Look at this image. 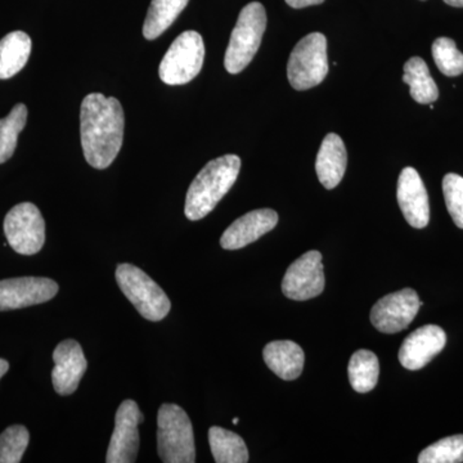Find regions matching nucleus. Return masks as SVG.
Here are the masks:
<instances>
[{"label":"nucleus","instance_id":"obj_1","mask_svg":"<svg viewBox=\"0 0 463 463\" xmlns=\"http://www.w3.org/2000/svg\"><path fill=\"white\" fill-rule=\"evenodd\" d=\"M123 106L114 97L90 93L81 102L80 136L84 157L94 169H108L124 141Z\"/></svg>","mask_w":463,"mask_h":463},{"label":"nucleus","instance_id":"obj_2","mask_svg":"<svg viewBox=\"0 0 463 463\" xmlns=\"http://www.w3.org/2000/svg\"><path fill=\"white\" fill-rule=\"evenodd\" d=\"M240 169L241 158L236 155H224L207 163L188 188L185 216L196 222L210 214L233 187Z\"/></svg>","mask_w":463,"mask_h":463},{"label":"nucleus","instance_id":"obj_3","mask_svg":"<svg viewBox=\"0 0 463 463\" xmlns=\"http://www.w3.org/2000/svg\"><path fill=\"white\" fill-rule=\"evenodd\" d=\"M157 450L165 463L196 462L194 428L179 405L163 404L158 410Z\"/></svg>","mask_w":463,"mask_h":463},{"label":"nucleus","instance_id":"obj_4","mask_svg":"<svg viewBox=\"0 0 463 463\" xmlns=\"http://www.w3.org/2000/svg\"><path fill=\"white\" fill-rule=\"evenodd\" d=\"M267 29V14L259 2L249 3L241 11L236 26L231 33L225 52V70L232 75L240 74L255 57Z\"/></svg>","mask_w":463,"mask_h":463},{"label":"nucleus","instance_id":"obj_5","mask_svg":"<svg viewBox=\"0 0 463 463\" xmlns=\"http://www.w3.org/2000/svg\"><path fill=\"white\" fill-rule=\"evenodd\" d=\"M116 282L128 300L148 321H163L172 303L164 289L148 274L132 264H120L116 268Z\"/></svg>","mask_w":463,"mask_h":463},{"label":"nucleus","instance_id":"obj_6","mask_svg":"<svg viewBox=\"0 0 463 463\" xmlns=\"http://www.w3.org/2000/svg\"><path fill=\"white\" fill-rule=\"evenodd\" d=\"M327 74V39L321 33L304 36L288 58L289 84L297 90H310L321 84Z\"/></svg>","mask_w":463,"mask_h":463},{"label":"nucleus","instance_id":"obj_7","mask_svg":"<svg viewBox=\"0 0 463 463\" xmlns=\"http://www.w3.org/2000/svg\"><path fill=\"white\" fill-rule=\"evenodd\" d=\"M205 58V44L197 32L182 33L161 61L158 74L167 85L190 83L200 74Z\"/></svg>","mask_w":463,"mask_h":463},{"label":"nucleus","instance_id":"obj_8","mask_svg":"<svg viewBox=\"0 0 463 463\" xmlns=\"http://www.w3.org/2000/svg\"><path fill=\"white\" fill-rule=\"evenodd\" d=\"M9 246L21 255L41 251L45 242V222L41 210L32 203H18L5 219Z\"/></svg>","mask_w":463,"mask_h":463},{"label":"nucleus","instance_id":"obj_9","mask_svg":"<svg viewBox=\"0 0 463 463\" xmlns=\"http://www.w3.org/2000/svg\"><path fill=\"white\" fill-rule=\"evenodd\" d=\"M422 303L412 288H404L380 298L371 310V322L383 334H398L412 323Z\"/></svg>","mask_w":463,"mask_h":463},{"label":"nucleus","instance_id":"obj_10","mask_svg":"<svg viewBox=\"0 0 463 463\" xmlns=\"http://www.w3.org/2000/svg\"><path fill=\"white\" fill-rule=\"evenodd\" d=\"M145 421V416L138 404L132 399L124 401L115 417V430L106 456L109 463L136 462L139 450L138 426Z\"/></svg>","mask_w":463,"mask_h":463},{"label":"nucleus","instance_id":"obj_11","mask_svg":"<svg viewBox=\"0 0 463 463\" xmlns=\"http://www.w3.org/2000/svg\"><path fill=\"white\" fill-rule=\"evenodd\" d=\"M325 283L321 252L312 250L289 265L283 277L282 292L291 300L306 301L319 297Z\"/></svg>","mask_w":463,"mask_h":463},{"label":"nucleus","instance_id":"obj_12","mask_svg":"<svg viewBox=\"0 0 463 463\" xmlns=\"http://www.w3.org/2000/svg\"><path fill=\"white\" fill-rule=\"evenodd\" d=\"M57 292V282L44 277L3 279L0 281V312L47 303Z\"/></svg>","mask_w":463,"mask_h":463},{"label":"nucleus","instance_id":"obj_13","mask_svg":"<svg viewBox=\"0 0 463 463\" xmlns=\"http://www.w3.org/2000/svg\"><path fill=\"white\" fill-rule=\"evenodd\" d=\"M397 199L405 221L422 230L430 221V203L421 176L413 167L402 170L398 179Z\"/></svg>","mask_w":463,"mask_h":463},{"label":"nucleus","instance_id":"obj_14","mask_svg":"<svg viewBox=\"0 0 463 463\" xmlns=\"http://www.w3.org/2000/svg\"><path fill=\"white\" fill-rule=\"evenodd\" d=\"M446 344L447 335L443 328L435 325L423 326L405 337L399 350V362L407 370H421L444 349Z\"/></svg>","mask_w":463,"mask_h":463},{"label":"nucleus","instance_id":"obj_15","mask_svg":"<svg viewBox=\"0 0 463 463\" xmlns=\"http://www.w3.org/2000/svg\"><path fill=\"white\" fill-rule=\"evenodd\" d=\"M53 361L52 383L54 390L60 395H71L78 389L88 367L80 344L75 340L58 344L53 352Z\"/></svg>","mask_w":463,"mask_h":463},{"label":"nucleus","instance_id":"obj_16","mask_svg":"<svg viewBox=\"0 0 463 463\" xmlns=\"http://www.w3.org/2000/svg\"><path fill=\"white\" fill-rule=\"evenodd\" d=\"M279 223V214L272 209H259L241 216L225 230L222 248L240 250L255 242Z\"/></svg>","mask_w":463,"mask_h":463},{"label":"nucleus","instance_id":"obj_17","mask_svg":"<svg viewBox=\"0 0 463 463\" xmlns=\"http://www.w3.org/2000/svg\"><path fill=\"white\" fill-rule=\"evenodd\" d=\"M347 154L343 139L330 133L323 139L317 155L316 172L319 182L327 190H334L343 181L346 172Z\"/></svg>","mask_w":463,"mask_h":463},{"label":"nucleus","instance_id":"obj_18","mask_svg":"<svg viewBox=\"0 0 463 463\" xmlns=\"http://www.w3.org/2000/svg\"><path fill=\"white\" fill-rule=\"evenodd\" d=\"M263 356L265 364L279 379L297 380L303 373L306 354L294 341H272L264 347Z\"/></svg>","mask_w":463,"mask_h":463},{"label":"nucleus","instance_id":"obj_19","mask_svg":"<svg viewBox=\"0 0 463 463\" xmlns=\"http://www.w3.org/2000/svg\"><path fill=\"white\" fill-rule=\"evenodd\" d=\"M32 53V39L24 32L9 33L0 41V79L12 78L25 67Z\"/></svg>","mask_w":463,"mask_h":463},{"label":"nucleus","instance_id":"obj_20","mask_svg":"<svg viewBox=\"0 0 463 463\" xmlns=\"http://www.w3.org/2000/svg\"><path fill=\"white\" fill-rule=\"evenodd\" d=\"M403 81L410 87L411 96L417 103L431 105L439 99V90L425 61L412 57L404 65Z\"/></svg>","mask_w":463,"mask_h":463},{"label":"nucleus","instance_id":"obj_21","mask_svg":"<svg viewBox=\"0 0 463 463\" xmlns=\"http://www.w3.org/2000/svg\"><path fill=\"white\" fill-rule=\"evenodd\" d=\"M209 444L216 463L249 462L248 447L236 432L213 426L209 430Z\"/></svg>","mask_w":463,"mask_h":463},{"label":"nucleus","instance_id":"obj_22","mask_svg":"<svg viewBox=\"0 0 463 463\" xmlns=\"http://www.w3.org/2000/svg\"><path fill=\"white\" fill-rule=\"evenodd\" d=\"M190 0H152L143 25V35L154 41L173 25Z\"/></svg>","mask_w":463,"mask_h":463},{"label":"nucleus","instance_id":"obj_23","mask_svg":"<svg viewBox=\"0 0 463 463\" xmlns=\"http://www.w3.org/2000/svg\"><path fill=\"white\" fill-rule=\"evenodd\" d=\"M347 373H349L350 385L356 392L361 394L370 392L379 381V358L370 350H358L350 358Z\"/></svg>","mask_w":463,"mask_h":463},{"label":"nucleus","instance_id":"obj_24","mask_svg":"<svg viewBox=\"0 0 463 463\" xmlns=\"http://www.w3.org/2000/svg\"><path fill=\"white\" fill-rule=\"evenodd\" d=\"M27 121V108L18 103L8 116L0 118V164L7 163L16 151L18 136Z\"/></svg>","mask_w":463,"mask_h":463},{"label":"nucleus","instance_id":"obj_25","mask_svg":"<svg viewBox=\"0 0 463 463\" xmlns=\"http://www.w3.org/2000/svg\"><path fill=\"white\" fill-rule=\"evenodd\" d=\"M420 463H461L463 462V435H453L441 439L425 448L419 456Z\"/></svg>","mask_w":463,"mask_h":463},{"label":"nucleus","instance_id":"obj_26","mask_svg":"<svg viewBox=\"0 0 463 463\" xmlns=\"http://www.w3.org/2000/svg\"><path fill=\"white\" fill-rule=\"evenodd\" d=\"M432 58L441 74L459 76L463 74V53L457 48L455 41L449 38H438L432 43Z\"/></svg>","mask_w":463,"mask_h":463},{"label":"nucleus","instance_id":"obj_27","mask_svg":"<svg viewBox=\"0 0 463 463\" xmlns=\"http://www.w3.org/2000/svg\"><path fill=\"white\" fill-rule=\"evenodd\" d=\"M30 434L25 426H9L0 434V463H18L29 446Z\"/></svg>","mask_w":463,"mask_h":463},{"label":"nucleus","instance_id":"obj_28","mask_svg":"<svg viewBox=\"0 0 463 463\" xmlns=\"http://www.w3.org/2000/svg\"><path fill=\"white\" fill-rule=\"evenodd\" d=\"M443 194L448 213L457 227L463 230V178L458 174L449 173L443 179Z\"/></svg>","mask_w":463,"mask_h":463},{"label":"nucleus","instance_id":"obj_29","mask_svg":"<svg viewBox=\"0 0 463 463\" xmlns=\"http://www.w3.org/2000/svg\"><path fill=\"white\" fill-rule=\"evenodd\" d=\"M325 0H286V3L291 8L301 9L306 7H310V5H322Z\"/></svg>","mask_w":463,"mask_h":463},{"label":"nucleus","instance_id":"obj_30","mask_svg":"<svg viewBox=\"0 0 463 463\" xmlns=\"http://www.w3.org/2000/svg\"><path fill=\"white\" fill-rule=\"evenodd\" d=\"M9 364L5 359L0 358V379L5 376V373H8Z\"/></svg>","mask_w":463,"mask_h":463},{"label":"nucleus","instance_id":"obj_31","mask_svg":"<svg viewBox=\"0 0 463 463\" xmlns=\"http://www.w3.org/2000/svg\"><path fill=\"white\" fill-rule=\"evenodd\" d=\"M444 2H446L448 5H452V7H463V0H444Z\"/></svg>","mask_w":463,"mask_h":463},{"label":"nucleus","instance_id":"obj_32","mask_svg":"<svg viewBox=\"0 0 463 463\" xmlns=\"http://www.w3.org/2000/svg\"><path fill=\"white\" fill-rule=\"evenodd\" d=\"M232 422H233V425H237V423L240 422V420L239 419H234L233 421H232Z\"/></svg>","mask_w":463,"mask_h":463}]
</instances>
